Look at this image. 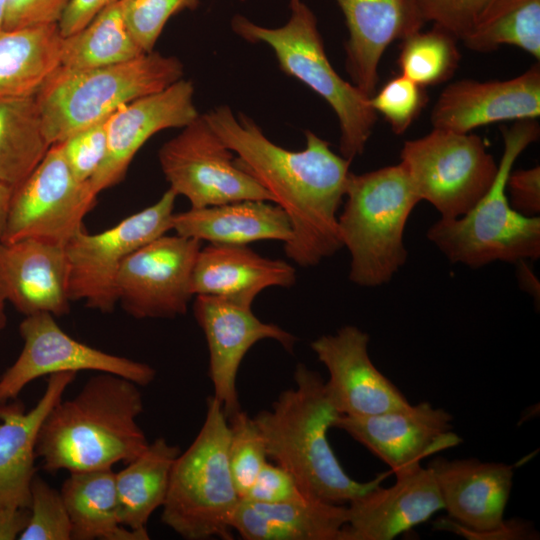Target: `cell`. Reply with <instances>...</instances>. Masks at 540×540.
Segmentation results:
<instances>
[{
    "label": "cell",
    "instance_id": "6da1fadb",
    "mask_svg": "<svg viewBox=\"0 0 540 540\" xmlns=\"http://www.w3.org/2000/svg\"><path fill=\"white\" fill-rule=\"evenodd\" d=\"M237 165L251 175L288 216L292 237L284 243L286 256L299 266L319 264L342 243L338 209L345 195L351 160L332 151L328 141L305 131L306 146L291 151L272 142L244 113L236 116L227 105L203 114Z\"/></svg>",
    "mask_w": 540,
    "mask_h": 540
},
{
    "label": "cell",
    "instance_id": "7a4b0ae2",
    "mask_svg": "<svg viewBox=\"0 0 540 540\" xmlns=\"http://www.w3.org/2000/svg\"><path fill=\"white\" fill-rule=\"evenodd\" d=\"M139 385L97 372L73 398L61 399L45 417L36 456L48 473L112 468L128 463L149 444L138 417L144 409Z\"/></svg>",
    "mask_w": 540,
    "mask_h": 540
},
{
    "label": "cell",
    "instance_id": "3957f363",
    "mask_svg": "<svg viewBox=\"0 0 540 540\" xmlns=\"http://www.w3.org/2000/svg\"><path fill=\"white\" fill-rule=\"evenodd\" d=\"M295 387L282 391L271 409L256 421L268 457L288 471L309 497L345 505L381 484L386 474L368 482L351 478L328 440L340 416L331 403L322 376L305 364L296 366Z\"/></svg>",
    "mask_w": 540,
    "mask_h": 540
},
{
    "label": "cell",
    "instance_id": "277c9868",
    "mask_svg": "<svg viewBox=\"0 0 540 540\" xmlns=\"http://www.w3.org/2000/svg\"><path fill=\"white\" fill-rule=\"evenodd\" d=\"M536 120L501 126L503 153L495 179L485 195L463 216L440 218L428 239L452 263L479 268L495 261L518 263L540 256V218L512 208L506 182L521 153L539 137Z\"/></svg>",
    "mask_w": 540,
    "mask_h": 540
},
{
    "label": "cell",
    "instance_id": "5b68a950",
    "mask_svg": "<svg viewBox=\"0 0 540 540\" xmlns=\"http://www.w3.org/2000/svg\"><path fill=\"white\" fill-rule=\"evenodd\" d=\"M344 197L338 231L350 253L349 279L362 287L386 284L406 262L404 230L420 202L410 177L401 163L350 172Z\"/></svg>",
    "mask_w": 540,
    "mask_h": 540
},
{
    "label": "cell",
    "instance_id": "8992f818",
    "mask_svg": "<svg viewBox=\"0 0 540 540\" xmlns=\"http://www.w3.org/2000/svg\"><path fill=\"white\" fill-rule=\"evenodd\" d=\"M183 73L178 58L154 50L109 66H60L35 96L46 139L51 146L61 143L119 107L165 89Z\"/></svg>",
    "mask_w": 540,
    "mask_h": 540
},
{
    "label": "cell",
    "instance_id": "52a82bcc",
    "mask_svg": "<svg viewBox=\"0 0 540 540\" xmlns=\"http://www.w3.org/2000/svg\"><path fill=\"white\" fill-rule=\"evenodd\" d=\"M229 424L219 401L207 398L197 436L172 467L162 522L187 540L233 539L239 504L228 460Z\"/></svg>",
    "mask_w": 540,
    "mask_h": 540
},
{
    "label": "cell",
    "instance_id": "ba28073f",
    "mask_svg": "<svg viewBox=\"0 0 540 540\" xmlns=\"http://www.w3.org/2000/svg\"><path fill=\"white\" fill-rule=\"evenodd\" d=\"M290 8V18L283 26H261L236 14L231 28L250 43L268 45L285 74L307 85L329 104L339 122L340 153L352 161L364 152L377 113L370 97L344 80L331 65L313 11L301 0Z\"/></svg>",
    "mask_w": 540,
    "mask_h": 540
},
{
    "label": "cell",
    "instance_id": "9c48e42d",
    "mask_svg": "<svg viewBox=\"0 0 540 540\" xmlns=\"http://www.w3.org/2000/svg\"><path fill=\"white\" fill-rule=\"evenodd\" d=\"M400 159L420 201L432 204L446 219L470 211L498 170L480 136L436 128L406 141Z\"/></svg>",
    "mask_w": 540,
    "mask_h": 540
},
{
    "label": "cell",
    "instance_id": "30bf717a",
    "mask_svg": "<svg viewBox=\"0 0 540 540\" xmlns=\"http://www.w3.org/2000/svg\"><path fill=\"white\" fill-rule=\"evenodd\" d=\"M427 468L449 516L437 521L436 528L473 540L539 538L529 522L504 518L513 486L512 465L437 457Z\"/></svg>",
    "mask_w": 540,
    "mask_h": 540
},
{
    "label": "cell",
    "instance_id": "8fae6325",
    "mask_svg": "<svg viewBox=\"0 0 540 540\" xmlns=\"http://www.w3.org/2000/svg\"><path fill=\"white\" fill-rule=\"evenodd\" d=\"M176 193L170 188L153 205L96 234L77 233L64 246L70 301L111 313L117 302L116 277L124 260L172 229Z\"/></svg>",
    "mask_w": 540,
    "mask_h": 540
},
{
    "label": "cell",
    "instance_id": "7c38bea8",
    "mask_svg": "<svg viewBox=\"0 0 540 540\" xmlns=\"http://www.w3.org/2000/svg\"><path fill=\"white\" fill-rule=\"evenodd\" d=\"M90 182L76 179L59 144L52 145L33 172L13 190L0 240L35 239L65 246L85 230L96 204Z\"/></svg>",
    "mask_w": 540,
    "mask_h": 540
},
{
    "label": "cell",
    "instance_id": "4fadbf2b",
    "mask_svg": "<svg viewBox=\"0 0 540 540\" xmlns=\"http://www.w3.org/2000/svg\"><path fill=\"white\" fill-rule=\"evenodd\" d=\"M158 159L169 188L191 208L243 200L273 202L271 195L241 169L231 151L203 115L165 142Z\"/></svg>",
    "mask_w": 540,
    "mask_h": 540
},
{
    "label": "cell",
    "instance_id": "5bb4252c",
    "mask_svg": "<svg viewBox=\"0 0 540 540\" xmlns=\"http://www.w3.org/2000/svg\"><path fill=\"white\" fill-rule=\"evenodd\" d=\"M19 333L24 345L18 358L0 377V406L16 400L33 380L54 373L86 370L111 373L139 386L149 385L156 377L155 369L146 363L75 340L50 313L25 316Z\"/></svg>",
    "mask_w": 540,
    "mask_h": 540
},
{
    "label": "cell",
    "instance_id": "9a60e30c",
    "mask_svg": "<svg viewBox=\"0 0 540 540\" xmlns=\"http://www.w3.org/2000/svg\"><path fill=\"white\" fill-rule=\"evenodd\" d=\"M202 241L162 235L132 252L116 277L117 302L136 319L184 315L193 296L191 273Z\"/></svg>",
    "mask_w": 540,
    "mask_h": 540
},
{
    "label": "cell",
    "instance_id": "2e32d148",
    "mask_svg": "<svg viewBox=\"0 0 540 540\" xmlns=\"http://www.w3.org/2000/svg\"><path fill=\"white\" fill-rule=\"evenodd\" d=\"M193 312L208 345L212 396L228 418L240 410L236 380L250 348L261 340L273 339L292 352L296 337L276 324L261 321L251 306L218 296L196 295Z\"/></svg>",
    "mask_w": 540,
    "mask_h": 540
},
{
    "label": "cell",
    "instance_id": "e0dca14e",
    "mask_svg": "<svg viewBox=\"0 0 540 540\" xmlns=\"http://www.w3.org/2000/svg\"><path fill=\"white\" fill-rule=\"evenodd\" d=\"M452 415L429 402L370 416H343L334 427L386 463L394 474L414 468L427 456L458 445Z\"/></svg>",
    "mask_w": 540,
    "mask_h": 540
},
{
    "label": "cell",
    "instance_id": "ac0fdd59",
    "mask_svg": "<svg viewBox=\"0 0 540 540\" xmlns=\"http://www.w3.org/2000/svg\"><path fill=\"white\" fill-rule=\"evenodd\" d=\"M369 335L347 325L322 335L310 346L327 368V395L340 415L370 416L410 405L401 391L372 363Z\"/></svg>",
    "mask_w": 540,
    "mask_h": 540
},
{
    "label": "cell",
    "instance_id": "d6986e66",
    "mask_svg": "<svg viewBox=\"0 0 540 540\" xmlns=\"http://www.w3.org/2000/svg\"><path fill=\"white\" fill-rule=\"evenodd\" d=\"M198 116L193 83L183 78L119 107L107 120L106 154L89 181L93 191L98 195L118 184L136 153L153 135L183 128Z\"/></svg>",
    "mask_w": 540,
    "mask_h": 540
},
{
    "label": "cell",
    "instance_id": "ffe728a7",
    "mask_svg": "<svg viewBox=\"0 0 540 540\" xmlns=\"http://www.w3.org/2000/svg\"><path fill=\"white\" fill-rule=\"evenodd\" d=\"M540 116L539 61L507 80L462 79L447 85L435 102L433 128L458 133L503 121L536 120Z\"/></svg>",
    "mask_w": 540,
    "mask_h": 540
},
{
    "label": "cell",
    "instance_id": "44dd1931",
    "mask_svg": "<svg viewBox=\"0 0 540 540\" xmlns=\"http://www.w3.org/2000/svg\"><path fill=\"white\" fill-rule=\"evenodd\" d=\"M395 483L370 489L348 503L339 540H392L443 509L431 471L418 465L395 474Z\"/></svg>",
    "mask_w": 540,
    "mask_h": 540
},
{
    "label": "cell",
    "instance_id": "7402d4cb",
    "mask_svg": "<svg viewBox=\"0 0 540 540\" xmlns=\"http://www.w3.org/2000/svg\"><path fill=\"white\" fill-rule=\"evenodd\" d=\"M348 29L346 71L371 97L379 82V63L388 46L426 24L417 0H335Z\"/></svg>",
    "mask_w": 540,
    "mask_h": 540
},
{
    "label": "cell",
    "instance_id": "603a6c76",
    "mask_svg": "<svg viewBox=\"0 0 540 540\" xmlns=\"http://www.w3.org/2000/svg\"><path fill=\"white\" fill-rule=\"evenodd\" d=\"M65 249L35 239L0 240V298L25 316L70 311Z\"/></svg>",
    "mask_w": 540,
    "mask_h": 540
},
{
    "label": "cell",
    "instance_id": "cb8c5ba5",
    "mask_svg": "<svg viewBox=\"0 0 540 540\" xmlns=\"http://www.w3.org/2000/svg\"><path fill=\"white\" fill-rule=\"evenodd\" d=\"M76 372L49 375L46 389L28 412L20 401L0 406V510L29 509L36 475V443L49 411L62 399Z\"/></svg>",
    "mask_w": 540,
    "mask_h": 540
},
{
    "label": "cell",
    "instance_id": "d4e9b609",
    "mask_svg": "<svg viewBox=\"0 0 540 540\" xmlns=\"http://www.w3.org/2000/svg\"><path fill=\"white\" fill-rule=\"evenodd\" d=\"M295 268L281 259L263 257L246 245L210 243L201 247L191 273L193 295H212L252 306L269 287H291Z\"/></svg>",
    "mask_w": 540,
    "mask_h": 540
},
{
    "label": "cell",
    "instance_id": "484cf974",
    "mask_svg": "<svg viewBox=\"0 0 540 540\" xmlns=\"http://www.w3.org/2000/svg\"><path fill=\"white\" fill-rule=\"evenodd\" d=\"M347 506L312 497L264 503L242 498L231 526L245 540H339Z\"/></svg>",
    "mask_w": 540,
    "mask_h": 540
},
{
    "label": "cell",
    "instance_id": "4316f807",
    "mask_svg": "<svg viewBox=\"0 0 540 540\" xmlns=\"http://www.w3.org/2000/svg\"><path fill=\"white\" fill-rule=\"evenodd\" d=\"M176 234L215 244L247 245L261 240L288 242L292 226L286 213L269 201L243 200L174 213Z\"/></svg>",
    "mask_w": 540,
    "mask_h": 540
},
{
    "label": "cell",
    "instance_id": "83f0119b",
    "mask_svg": "<svg viewBox=\"0 0 540 540\" xmlns=\"http://www.w3.org/2000/svg\"><path fill=\"white\" fill-rule=\"evenodd\" d=\"M58 24L0 30V100L35 97L61 65Z\"/></svg>",
    "mask_w": 540,
    "mask_h": 540
},
{
    "label": "cell",
    "instance_id": "f1b7e54d",
    "mask_svg": "<svg viewBox=\"0 0 540 540\" xmlns=\"http://www.w3.org/2000/svg\"><path fill=\"white\" fill-rule=\"evenodd\" d=\"M60 493L71 521L72 539H149L147 530L121 524L112 468L70 472Z\"/></svg>",
    "mask_w": 540,
    "mask_h": 540
},
{
    "label": "cell",
    "instance_id": "f546056e",
    "mask_svg": "<svg viewBox=\"0 0 540 540\" xmlns=\"http://www.w3.org/2000/svg\"><path fill=\"white\" fill-rule=\"evenodd\" d=\"M180 448L156 438L126 467L115 473L119 518L123 526L145 531L153 512L162 507Z\"/></svg>",
    "mask_w": 540,
    "mask_h": 540
},
{
    "label": "cell",
    "instance_id": "4dcf8cb0",
    "mask_svg": "<svg viewBox=\"0 0 540 540\" xmlns=\"http://www.w3.org/2000/svg\"><path fill=\"white\" fill-rule=\"evenodd\" d=\"M51 145L35 97L0 100V182L14 190Z\"/></svg>",
    "mask_w": 540,
    "mask_h": 540
},
{
    "label": "cell",
    "instance_id": "1f68e13d",
    "mask_svg": "<svg viewBox=\"0 0 540 540\" xmlns=\"http://www.w3.org/2000/svg\"><path fill=\"white\" fill-rule=\"evenodd\" d=\"M145 54L130 35L120 1L100 11L79 31L63 37L61 67L91 69L126 62Z\"/></svg>",
    "mask_w": 540,
    "mask_h": 540
},
{
    "label": "cell",
    "instance_id": "d6a6232c",
    "mask_svg": "<svg viewBox=\"0 0 540 540\" xmlns=\"http://www.w3.org/2000/svg\"><path fill=\"white\" fill-rule=\"evenodd\" d=\"M462 42L481 53L516 46L539 61L540 0H495Z\"/></svg>",
    "mask_w": 540,
    "mask_h": 540
},
{
    "label": "cell",
    "instance_id": "836d02e7",
    "mask_svg": "<svg viewBox=\"0 0 540 540\" xmlns=\"http://www.w3.org/2000/svg\"><path fill=\"white\" fill-rule=\"evenodd\" d=\"M458 40L437 25L402 40L398 56L401 74L422 87L449 80L460 62Z\"/></svg>",
    "mask_w": 540,
    "mask_h": 540
},
{
    "label": "cell",
    "instance_id": "e575fe53",
    "mask_svg": "<svg viewBox=\"0 0 540 540\" xmlns=\"http://www.w3.org/2000/svg\"><path fill=\"white\" fill-rule=\"evenodd\" d=\"M228 419V460L234 485L244 498L252 486L268 454L264 437L254 420L241 409Z\"/></svg>",
    "mask_w": 540,
    "mask_h": 540
},
{
    "label": "cell",
    "instance_id": "d590c367",
    "mask_svg": "<svg viewBox=\"0 0 540 540\" xmlns=\"http://www.w3.org/2000/svg\"><path fill=\"white\" fill-rule=\"evenodd\" d=\"M30 515L20 540H70L72 525L60 491L35 475L31 484Z\"/></svg>",
    "mask_w": 540,
    "mask_h": 540
},
{
    "label": "cell",
    "instance_id": "8d00e7d4",
    "mask_svg": "<svg viewBox=\"0 0 540 540\" xmlns=\"http://www.w3.org/2000/svg\"><path fill=\"white\" fill-rule=\"evenodd\" d=\"M199 0H120L125 25L144 53L154 50L168 20L185 9H194Z\"/></svg>",
    "mask_w": 540,
    "mask_h": 540
},
{
    "label": "cell",
    "instance_id": "74e56055",
    "mask_svg": "<svg viewBox=\"0 0 540 540\" xmlns=\"http://www.w3.org/2000/svg\"><path fill=\"white\" fill-rule=\"evenodd\" d=\"M428 101L425 88L399 74L370 97V104L381 114L396 135H402L420 115Z\"/></svg>",
    "mask_w": 540,
    "mask_h": 540
},
{
    "label": "cell",
    "instance_id": "f35d334b",
    "mask_svg": "<svg viewBox=\"0 0 540 540\" xmlns=\"http://www.w3.org/2000/svg\"><path fill=\"white\" fill-rule=\"evenodd\" d=\"M108 117L73 133L63 142L58 143L71 172L79 181H90L104 160L107 149Z\"/></svg>",
    "mask_w": 540,
    "mask_h": 540
},
{
    "label": "cell",
    "instance_id": "ab89813d",
    "mask_svg": "<svg viewBox=\"0 0 540 540\" xmlns=\"http://www.w3.org/2000/svg\"><path fill=\"white\" fill-rule=\"evenodd\" d=\"M495 0H417L425 22H432L458 41L476 28Z\"/></svg>",
    "mask_w": 540,
    "mask_h": 540
},
{
    "label": "cell",
    "instance_id": "60d3db41",
    "mask_svg": "<svg viewBox=\"0 0 540 540\" xmlns=\"http://www.w3.org/2000/svg\"><path fill=\"white\" fill-rule=\"evenodd\" d=\"M304 497L309 496L301 490L288 471L267 461L244 498L264 503H279Z\"/></svg>",
    "mask_w": 540,
    "mask_h": 540
},
{
    "label": "cell",
    "instance_id": "b9f144b4",
    "mask_svg": "<svg viewBox=\"0 0 540 540\" xmlns=\"http://www.w3.org/2000/svg\"><path fill=\"white\" fill-rule=\"evenodd\" d=\"M71 0H7L3 29L58 24Z\"/></svg>",
    "mask_w": 540,
    "mask_h": 540
},
{
    "label": "cell",
    "instance_id": "7bdbcfd3",
    "mask_svg": "<svg viewBox=\"0 0 540 540\" xmlns=\"http://www.w3.org/2000/svg\"><path fill=\"white\" fill-rule=\"evenodd\" d=\"M506 191L514 210L527 217L539 216L540 167L511 170L506 182Z\"/></svg>",
    "mask_w": 540,
    "mask_h": 540
},
{
    "label": "cell",
    "instance_id": "ee69618b",
    "mask_svg": "<svg viewBox=\"0 0 540 540\" xmlns=\"http://www.w3.org/2000/svg\"><path fill=\"white\" fill-rule=\"evenodd\" d=\"M118 1L120 0H71L58 22L61 35L66 37L79 31L100 11Z\"/></svg>",
    "mask_w": 540,
    "mask_h": 540
},
{
    "label": "cell",
    "instance_id": "f6af8a7d",
    "mask_svg": "<svg viewBox=\"0 0 540 540\" xmlns=\"http://www.w3.org/2000/svg\"><path fill=\"white\" fill-rule=\"evenodd\" d=\"M29 509L0 510V540H14L19 538L27 526Z\"/></svg>",
    "mask_w": 540,
    "mask_h": 540
},
{
    "label": "cell",
    "instance_id": "bcb514c9",
    "mask_svg": "<svg viewBox=\"0 0 540 540\" xmlns=\"http://www.w3.org/2000/svg\"><path fill=\"white\" fill-rule=\"evenodd\" d=\"M518 264V278L521 282V286L526 288V290L532 293L535 298L536 294H539V286L536 285V279L534 274L530 271L526 261H520Z\"/></svg>",
    "mask_w": 540,
    "mask_h": 540
},
{
    "label": "cell",
    "instance_id": "7dc6e473",
    "mask_svg": "<svg viewBox=\"0 0 540 540\" xmlns=\"http://www.w3.org/2000/svg\"><path fill=\"white\" fill-rule=\"evenodd\" d=\"M13 190L0 182V238L3 234Z\"/></svg>",
    "mask_w": 540,
    "mask_h": 540
},
{
    "label": "cell",
    "instance_id": "c3c4849f",
    "mask_svg": "<svg viewBox=\"0 0 540 540\" xmlns=\"http://www.w3.org/2000/svg\"><path fill=\"white\" fill-rule=\"evenodd\" d=\"M5 304L6 302L0 298V336L2 331L4 330L7 322V316L5 312Z\"/></svg>",
    "mask_w": 540,
    "mask_h": 540
},
{
    "label": "cell",
    "instance_id": "681fc988",
    "mask_svg": "<svg viewBox=\"0 0 540 540\" xmlns=\"http://www.w3.org/2000/svg\"><path fill=\"white\" fill-rule=\"evenodd\" d=\"M7 0H0V30L4 28Z\"/></svg>",
    "mask_w": 540,
    "mask_h": 540
},
{
    "label": "cell",
    "instance_id": "f907efd6",
    "mask_svg": "<svg viewBox=\"0 0 540 540\" xmlns=\"http://www.w3.org/2000/svg\"><path fill=\"white\" fill-rule=\"evenodd\" d=\"M299 1H300V0H290V5H291V4H296V3H298Z\"/></svg>",
    "mask_w": 540,
    "mask_h": 540
}]
</instances>
